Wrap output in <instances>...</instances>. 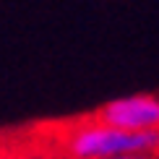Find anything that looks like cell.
Returning a JSON list of instances; mask_svg holds the SVG:
<instances>
[{"instance_id": "obj_4", "label": "cell", "mask_w": 159, "mask_h": 159, "mask_svg": "<svg viewBox=\"0 0 159 159\" xmlns=\"http://www.w3.org/2000/svg\"><path fill=\"white\" fill-rule=\"evenodd\" d=\"M110 159H157V157H146V154H123V157H110Z\"/></svg>"}, {"instance_id": "obj_2", "label": "cell", "mask_w": 159, "mask_h": 159, "mask_svg": "<svg viewBox=\"0 0 159 159\" xmlns=\"http://www.w3.org/2000/svg\"><path fill=\"white\" fill-rule=\"evenodd\" d=\"M89 115L110 128L130 130V133H151V130H159V94L120 97L89 110Z\"/></svg>"}, {"instance_id": "obj_1", "label": "cell", "mask_w": 159, "mask_h": 159, "mask_svg": "<svg viewBox=\"0 0 159 159\" xmlns=\"http://www.w3.org/2000/svg\"><path fill=\"white\" fill-rule=\"evenodd\" d=\"M31 136L50 157L63 159H110L123 154H146L159 159V130L130 133L97 123L89 112L70 117L29 123Z\"/></svg>"}, {"instance_id": "obj_5", "label": "cell", "mask_w": 159, "mask_h": 159, "mask_svg": "<svg viewBox=\"0 0 159 159\" xmlns=\"http://www.w3.org/2000/svg\"><path fill=\"white\" fill-rule=\"evenodd\" d=\"M42 159H63V157H42Z\"/></svg>"}, {"instance_id": "obj_3", "label": "cell", "mask_w": 159, "mask_h": 159, "mask_svg": "<svg viewBox=\"0 0 159 159\" xmlns=\"http://www.w3.org/2000/svg\"><path fill=\"white\" fill-rule=\"evenodd\" d=\"M44 154L37 138L31 136L29 123L0 128V159H42Z\"/></svg>"}]
</instances>
